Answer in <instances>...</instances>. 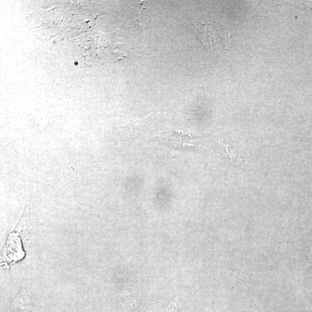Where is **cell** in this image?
Segmentation results:
<instances>
[{
  "label": "cell",
  "mask_w": 312,
  "mask_h": 312,
  "mask_svg": "<svg viewBox=\"0 0 312 312\" xmlns=\"http://www.w3.org/2000/svg\"><path fill=\"white\" fill-rule=\"evenodd\" d=\"M201 30V36L205 45L213 49L224 45L223 34L219 28L210 24H202Z\"/></svg>",
  "instance_id": "cell-1"
},
{
  "label": "cell",
  "mask_w": 312,
  "mask_h": 312,
  "mask_svg": "<svg viewBox=\"0 0 312 312\" xmlns=\"http://www.w3.org/2000/svg\"><path fill=\"white\" fill-rule=\"evenodd\" d=\"M34 300L31 289L24 286L15 297L11 306V312H32Z\"/></svg>",
  "instance_id": "cell-2"
}]
</instances>
